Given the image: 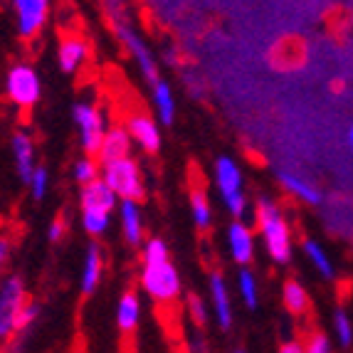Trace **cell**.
<instances>
[{
  "mask_svg": "<svg viewBox=\"0 0 353 353\" xmlns=\"http://www.w3.org/2000/svg\"><path fill=\"white\" fill-rule=\"evenodd\" d=\"M190 210H193V220L198 225V230H208L212 223V210L208 205L205 195L203 193H193L190 195Z\"/></svg>",
  "mask_w": 353,
  "mask_h": 353,
  "instance_id": "25",
  "label": "cell"
},
{
  "mask_svg": "<svg viewBox=\"0 0 353 353\" xmlns=\"http://www.w3.org/2000/svg\"><path fill=\"white\" fill-rule=\"evenodd\" d=\"M304 252H306V257L312 259V265L316 267L319 274H324L326 279L334 277V267H331L329 254L324 252V248H321L316 240H306L304 242Z\"/></svg>",
  "mask_w": 353,
  "mask_h": 353,
  "instance_id": "24",
  "label": "cell"
},
{
  "mask_svg": "<svg viewBox=\"0 0 353 353\" xmlns=\"http://www.w3.org/2000/svg\"><path fill=\"white\" fill-rule=\"evenodd\" d=\"M306 351H309V353H329L331 351V341L326 339L324 334H314L312 341H309V346H306Z\"/></svg>",
  "mask_w": 353,
  "mask_h": 353,
  "instance_id": "32",
  "label": "cell"
},
{
  "mask_svg": "<svg viewBox=\"0 0 353 353\" xmlns=\"http://www.w3.org/2000/svg\"><path fill=\"white\" fill-rule=\"evenodd\" d=\"M79 201L82 208H99V210H109L112 212L117 208L119 195L112 190V185L104 181V178H94L82 185V193H79Z\"/></svg>",
  "mask_w": 353,
  "mask_h": 353,
  "instance_id": "9",
  "label": "cell"
},
{
  "mask_svg": "<svg viewBox=\"0 0 353 353\" xmlns=\"http://www.w3.org/2000/svg\"><path fill=\"white\" fill-rule=\"evenodd\" d=\"M279 351H282V353H301L304 348H301L299 341H289V343H282V346H279Z\"/></svg>",
  "mask_w": 353,
  "mask_h": 353,
  "instance_id": "37",
  "label": "cell"
},
{
  "mask_svg": "<svg viewBox=\"0 0 353 353\" xmlns=\"http://www.w3.org/2000/svg\"><path fill=\"white\" fill-rule=\"evenodd\" d=\"M87 54H89L87 42L79 40V37H70V40L62 42L59 50H57L59 70L67 72V74H72V72H77L84 62H87Z\"/></svg>",
  "mask_w": 353,
  "mask_h": 353,
  "instance_id": "15",
  "label": "cell"
},
{
  "mask_svg": "<svg viewBox=\"0 0 353 353\" xmlns=\"http://www.w3.org/2000/svg\"><path fill=\"white\" fill-rule=\"evenodd\" d=\"M97 176H99V165H97L92 159H82L74 163V178L82 183V185L89 181H94Z\"/></svg>",
  "mask_w": 353,
  "mask_h": 353,
  "instance_id": "31",
  "label": "cell"
},
{
  "mask_svg": "<svg viewBox=\"0 0 353 353\" xmlns=\"http://www.w3.org/2000/svg\"><path fill=\"white\" fill-rule=\"evenodd\" d=\"M6 94L20 109L35 106L42 94V84L37 72L28 65H15L6 77Z\"/></svg>",
  "mask_w": 353,
  "mask_h": 353,
  "instance_id": "4",
  "label": "cell"
},
{
  "mask_svg": "<svg viewBox=\"0 0 353 353\" xmlns=\"http://www.w3.org/2000/svg\"><path fill=\"white\" fill-rule=\"evenodd\" d=\"M139 319H141V304H139V296L136 294H124L117 306V326L121 334H134L136 326H139Z\"/></svg>",
  "mask_w": 353,
  "mask_h": 353,
  "instance_id": "19",
  "label": "cell"
},
{
  "mask_svg": "<svg viewBox=\"0 0 353 353\" xmlns=\"http://www.w3.org/2000/svg\"><path fill=\"white\" fill-rule=\"evenodd\" d=\"M12 159H15V171H18L20 181L28 185L32 171H35V146L28 134H15L12 136Z\"/></svg>",
  "mask_w": 353,
  "mask_h": 353,
  "instance_id": "12",
  "label": "cell"
},
{
  "mask_svg": "<svg viewBox=\"0 0 353 353\" xmlns=\"http://www.w3.org/2000/svg\"><path fill=\"white\" fill-rule=\"evenodd\" d=\"M62 235H65V220H52V225H50V230H48V237L52 242H57V240H62Z\"/></svg>",
  "mask_w": 353,
  "mask_h": 353,
  "instance_id": "34",
  "label": "cell"
},
{
  "mask_svg": "<svg viewBox=\"0 0 353 353\" xmlns=\"http://www.w3.org/2000/svg\"><path fill=\"white\" fill-rule=\"evenodd\" d=\"M346 141H348V151H351V156H353V124L348 126V136H346Z\"/></svg>",
  "mask_w": 353,
  "mask_h": 353,
  "instance_id": "38",
  "label": "cell"
},
{
  "mask_svg": "<svg viewBox=\"0 0 353 353\" xmlns=\"http://www.w3.org/2000/svg\"><path fill=\"white\" fill-rule=\"evenodd\" d=\"M141 284L156 301H173L181 294V277L168 259L146 262L141 272Z\"/></svg>",
  "mask_w": 353,
  "mask_h": 353,
  "instance_id": "2",
  "label": "cell"
},
{
  "mask_svg": "<svg viewBox=\"0 0 353 353\" xmlns=\"http://www.w3.org/2000/svg\"><path fill=\"white\" fill-rule=\"evenodd\" d=\"M240 294L250 309H257V279L248 270L240 272Z\"/></svg>",
  "mask_w": 353,
  "mask_h": 353,
  "instance_id": "28",
  "label": "cell"
},
{
  "mask_svg": "<svg viewBox=\"0 0 353 353\" xmlns=\"http://www.w3.org/2000/svg\"><path fill=\"white\" fill-rule=\"evenodd\" d=\"M131 141H134V139H131L129 129H121V126H117V129L106 131L104 139H101L99 151H97L101 165L109 163V161H117V159H124V156H129Z\"/></svg>",
  "mask_w": 353,
  "mask_h": 353,
  "instance_id": "10",
  "label": "cell"
},
{
  "mask_svg": "<svg viewBox=\"0 0 353 353\" xmlns=\"http://www.w3.org/2000/svg\"><path fill=\"white\" fill-rule=\"evenodd\" d=\"M37 316H40V304H35V301H25L23 309H20L18 314V321H15V334L18 336H25L30 329H32V324L37 321Z\"/></svg>",
  "mask_w": 353,
  "mask_h": 353,
  "instance_id": "26",
  "label": "cell"
},
{
  "mask_svg": "<svg viewBox=\"0 0 353 353\" xmlns=\"http://www.w3.org/2000/svg\"><path fill=\"white\" fill-rule=\"evenodd\" d=\"M30 190H32V198H35L37 203L45 201V195H48V185H50V173L48 168H35L32 171V178H30Z\"/></svg>",
  "mask_w": 353,
  "mask_h": 353,
  "instance_id": "29",
  "label": "cell"
},
{
  "mask_svg": "<svg viewBox=\"0 0 353 353\" xmlns=\"http://www.w3.org/2000/svg\"><path fill=\"white\" fill-rule=\"evenodd\" d=\"M163 59H165V65L176 67V65H178V59H181V52H178L176 48H168V50L163 52Z\"/></svg>",
  "mask_w": 353,
  "mask_h": 353,
  "instance_id": "35",
  "label": "cell"
},
{
  "mask_svg": "<svg viewBox=\"0 0 353 353\" xmlns=\"http://www.w3.org/2000/svg\"><path fill=\"white\" fill-rule=\"evenodd\" d=\"M257 220L270 257L279 265H287L292 259V235H289V228L282 218V210L272 201L262 198L257 205Z\"/></svg>",
  "mask_w": 353,
  "mask_h": 353,
  "instance_id": "1",
  "label": "cell"
},
{
  "mask_svg": "<svg viewBox=\"0 0 353 353\" xmlns=\"http://www.w3.org/2000/svg\"><path fill=\"white\" fill-rule=\"evenodd\" d=\"M25 301L28 296L20 277H8L0 284V341H8L15 336V321Z\"/></svg>",
  "mask_w": 353,
  "mask_h": 353,
  "instance_id": "5",
  "label": "cell"
},
{
  "mask_svg": "<svg viewBox=\"0 0 353 353\" xmlns=\"http://www.w3.org/2000/svg\"><path fill=\"white\" fill-rule=\"evenodd\" d=\"M188 306H190V314H193V319H195V324H205V319H208V314H205V304H203L198 296H190L188 299Z\"/></svg>",
  "mask_w": 353,
  "mask_h": 353,
  "instance_id": "33",
  "label": "cell"
},
{
  "mask_svg": "<svg viewBox=\"0 0 353 353\" xmlns=\"http://www.w3.org/2000/svg\"><path fill=\"white\" fill-rule=\"evenodd\" d=\"M12 8H15L18 32L25 40L35 37L45 28V23H48L50 0H12Z\"/></svg>",
  "mask_w": 353,
  "mask_h": 353,
  "instance_id": "8",
  "label": "cell"
},
{
  "mask_svg": "<svg viewBox=\"0 0 353 353\" xmlns=\"http://www.w3.org/2000/svg\"><path fill=\"white\" fill-rule=\"evenodd\" d=\"M109 210H99V208H82V225L89 235H104L109 228Z\"/></svg>",
  "mask_w": 353,
  "mask_h": 353,
  "instance_id": "23",
  "label": "cell"
},
{
  "mask_svg": "<svg viewBox=\"0 0 353 353\" xmlns=\"http://www.w3.org/2000/svg\"><path fill=\"white\" fill-rule=\"evenodd\" d=\"M121 228H124V237L129 245H139L143 237V225H141V208L134 198H121Z\"/></svg>",
  "mask_w": 353,
  "mask_h": 353,
  "instance_id": "16",
  "label": "cell"
},
{
  "mask_svg": "<svg viewBox=\"0 0 353 353\" xmlns=\"http://www.w3.org/2000/svg\"><path fill=\"white\" fill-rule=\"evenodd\" d=\"M163 259H168V245L159 237L148 240L143 248V262H163Z\"/></svg>",
  "mask_w": 353,
  "mask_h": 353,
  "instance_id": "30",
  "label": "cell"
},
{
  "mask_svg": "<svg viewBox=\"0 0 353 353\" xmlns=\"http://www.w3.org/2000/svg\"><path fill=\"white\" fill-rule=\"evenodd\" d=\"M114 30H117V37L126 45V50H129L131 54H134V59L139 62V70H141V74L146 77L148 84H156L159 82V65L153 62L151 52H148V48L143 45V40L139 35H136L134 30L129 28V25L124 23V20H114Z\"/></svg>",
  "mask_w": 353,
  "mask_h": 353,
  "instance_id": "7",
  "label": "cell"
},
{
  "mask_svg": "<svg viewBox=\"0 0 353 353\" xmlns=\"http://www.w3.org/2000/svg\"><path fill=\"white\" fill-rule=\"evenodd\" d=\"M104 181L112 185V190L119 198H134V201H139L143 195L141 171H139V163L131 156L104 163Z\"/></svg>",
  "mask_w": 353,
  "mask_h": 353,
  "instance_id": "3",
  "label": "cell"
},
{
  "mask_svg": "<svg viewBox=\"0 0 353 353\" xmlns=\"http://www.w3.org/2000/svg\"><path fill=\"white\" fill-rule=\"evenodd\" d=\"M72 117H74V124L79 129V139H82V148L92 156V153L99 151L101 139L106 134V121L104 114L99 112V106L87 104V101H79L72 109Z\"/></svg>",
  "mask_w": 353,
  "mask_h": 353,
  "instance_id": "6",
  "label": "cell"
},
{
  "mask_svg": "<svg viewBox=\"0 0 353 353\" xmlns=\"http://www.w3.org/2000/svg\"><path fill=\"white\" fill-rule=\"evenodd\" d=\"M284 306H287L292 314H304L306 306H309V294H306V289L301 287L299 282H294V279H289L287 284H284Z\"/></svg>",
  "mask_w": 353,
  "mask_h": 353,
  "instance_id": "22",
  "label": "cell"
},
{
  "mask_svg": "<svg viewBox=\"0 0 353 353\" xmlns=\"http://www.w3.org/2000/svg\"><path fill=\"white\" fill-rule=\"evenodd\" d=\"M129 134L134 141H139V146L148 153H156L161 148V131L156 126V121H151L148 117H131L129 119Z\"/></svg>",
  "mask_w": 353,
  "mask_h": 353,
  "instance_id": "14",
  "label": "cell"
},
{
  "mask_svg": "<svg viewBox=\"0 0 353 353\" xmlns=\"http://www.w3.org/2000/svg\"><path fill=\"white\" fill-rule=\"evenodd\" d=\"M210 296H212V309L218 314L220 329L228 331L232 326V309H230L228 287H225V279L220 274H212L210 277Z\"/></svg>",
  "mask_w": 353,
  "mask_h": 353,
  "instance_id": "18",
  "label": "cell"
},
{
  "mask_svg": "<svg viewBox=\"0 0 353 353\" xmlns=\"http://www.w3.org/2000/svg\"><path fill=\"white\" fill-rule=\"evenodd\" d=\"M153 87V104H156V112H159L161 124H173V119H176V101H173V92L171 87L165 82H156L151 84Z\"/></svg>",
  "mask_w": 353,
  "mask_h": 353,
  "instance_id": "21",
  "label": "cell"
},
{
  "mask_svg": "<svg viewBox=\"0 0 353 353\" xmlns=\"http://www.w3.org/2000/svg\"><path fill=\"white\" fill-rule=\"evenodd\" d=\"M277 181L282 183V188L289 190L292 195H296L299 201L304 203H312V205H319V203L324 201V195L316 185H312L309 181L299 178L296 173H289V171H277Z\"/></svg>",
  "mask_w": 353,
  "mask_h": 353,
  "instance_id": "17",
  "label": "cell"
},
{
  "mask_svg": "<svg viewBox=\"0 0 353 353\" xmlns=\"http://www.w3.org/2000/svg\"><path fill=\"white\" fill-rule=\"evenodd\" d=\"M101 279V250L97 242H92L87 250V259H84V270H82V294L89 296L99 287Z\"/></svg>",
  "mask_w": 353,
  "mask_h": 353,
  "instance_id": "20",
  "label": "cell"
},
{
  "mask_svg": "<svg viewBox=\"0 0 353 353\" xmlns=\"http://www.w3.org/2000/svg\"><path fill=\"white\" fill-rule=\"evenodd\" d=\"M215 183H218V190L223 198L228 195L242 193V171L240 165L232 159L223 156V159L215 161Z\"/></svg>",
  "mask_w": 353,
  "mask_h": 353,
  "instance_id": "13",
  "label": "cell"
},
{
  "mask_svg": "<svg viewBox=\"0 0 353 353\" xmlns=\"http://www.w3.org/2000/svg\"><path fill=\"white\" fill-rule=\"evenodd\" d=\"M334 329H336V339L341 343L343 348H348L353 343V326H351V319H348L346 312H339L334 314Z\"/></svg>",
  "mask_w": 353,
  "mask_h": 353,
  "instance_id": "27",
  "label": "cell"
},
{
  "mask_svg": "<svg viewBox=\"0 0 353 353\" xmlns=\"http://www.w3.org/2000/svg\"><path fill=\"white\" fill-rule=\"evenodd\" d=\"M8 254H10V242H8V240H0V270L6 267Z\"/></svg>",
  "mask_w": 353,
  "mask_h": 353,
  "instance_id": "36",
  "label": "cell"
},
{
  "mask_svg": "<svg viewBox=\"0 0 353 353\" xmlns=\"http://www.w3.org/2000/svg\"><path fill=\"white\" fill-rule=\"evenodd\" d=\"M228 245H230V252H232V259H235L237 265H248L250 259L254 254V237L250 232V228L245 223H232L228 230Z\"/></svg>",
  "mask_w": 353,
  "mask_h": 353,
  "instance_id": "11",
  "label": "cell"
}]
</instances>
